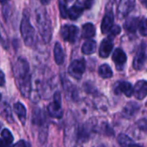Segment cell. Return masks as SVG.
<instances>
[{"label":"cell","instance_id":"obj_1","mask_svg":"<svg viewBox=\"0 0 147 147\" xmlns=\"http://www.w3.org/2000/svg\"><path fill=\"white\" fill-rule=\"evenodd\" d=\"M14 75L21 94L24 97H29L31 89V82L30 66L25 59L19 58L17 61L14 67Z\"/></svg>","mask_w":147,"mask_h":147},{"label":"cell","instance_id":"obj_2","mask_svg":"<svg viewBox=\"0 0 147 147\" xmlns=\"http://www.w3.org/2000/svg\"><path fill=\"white\" fill-rule=\"evenodd\" d=\"M36 18L40 35L45 42H49L52 36L51 21L45 9L39 7L36 11Z\"/></svg>","mask_w":147,"mask_h":147},{"label":"cell","instance_id":"obj_3","mask_svg":"<svg viewBox=\"0 0 147 147\" xmlns=\"http://www.w3.org/2000/svg\"><path fill=\"white\" fill-rule=\"evenodd\" d=\"M20 30L24 43L27 46H32L35 42V29L32 26L30 18L26 16H24L22 19Z\"/></svg>","mask_w":147,"mask_h":147},{"label":"cell","instance_id":"obj_4","mask_svg":"<svg viewBox=\"0 0 147 147\" xmlns=\"http://www.w3.org/2000/svg\"><path fill=\"white\" fill-rule=\"evenodd\" d=\"M86 69V63L84 59L73 61L68 67V74L75 79H81Z\"/></svg>","mask_w":147,"mask_h":147},{"label":"cell","instance_id":"obj_5","mask_svg":"<svg viewBox=\"0 0 147 147\" xmlns=\"http://www.w3.org/2000/svg\"><path fill=\"white\" fill-rule=\"evenodd\" d=\"M48 112L51 117L61 119L62 117L61 110V97L59 92H56L54 94V100L48 107Z\"/></svg>","mask_w":147,"mask_h":147},{"label":"cell","instance_id":"obj_6","mask_svg":"<svg viewBox=\"0 0 147 147\" xmlns=\"http://www.w3.org/2000/svg\"><path fill=\"white\" fill-rule=\"evenodd\" d=\"M62 38L69 42H75L79 35V29L75 25H65L61 31Z\"/></svg>","mask_w":147,"mask_h":147},{"label":"cell","instance_id":"obj_7","mask_svg":"<svg viewBox=\"0 0 147 147\" xmlns=\"http://www.w3.org/2000/svg\"><path fill=\"white\" fill-rule=\"evenodd\" d=\"M145 44L142 43L133 59V62H132V67L135 70H140L144 63L145 61Z\"/></svg>","mask_w":147,"mask_h":147},{"label":"cell","instance_id":"obj_8","mask_svg":"<svg viewBox=\"0 0 147 147\" xmlns=\"http://www.w3.org/2000/svg\"><path fill=\"white\" fill-rule=\"evenodd\" d=\"M134 8V0H121L118 6V16L121 19L126 17Z\"/></svg>","mask_w":147,"mask_h":147},{"label":"cell","instance_id":"obj_9","mask_svg":"<svg viewBox=\"0 0 147 147\" xmlns=\"http://www.w3.org/2000/svg\"><path fill=\"white\" fill-rule=\"evenodd\" d=\"M132 94L138 100H144L147 96V81L140 80L137 82L133 88Z\"/></svg>","mask_w":147,"mask_h":147},{"label":"cell","instance_id":"obj_10","mask_svg":"<svg viewBox=\"0 0 147 147\" xmlns=\"http://www.w3.org/2000/svg\"><path fill=\"white\" fill-rule=\"evenodd\" d=\"M126 60H127L126 55L121 49L118 48L114 50V52L113 54V61L116 64L118 69L123 68V66L126 62Z\"/></svg>","mask_w":147,"mask_h":147},{"label":"cell","instance_id":"obj_11","mask_svg":"<svg viewBox=\"0 0 147 147\" xmlns=\"http://www.w3.org/2000/svg\"><path fill=\"white\" fill-rule=\"evenodd\" d=\"M113 21H114V16L112 11H108L103 18L101 22V32L103 34H107L112 27L113 26Z\"/></svg>","mask_w":147,"mask_h":147},{"label":"cell","instance_id":"obj_12","mask_svg":"<svg viewBox=\"0 0 147 147\" xmlns=\"http://www.w3.org/2000/svg\"><path fill=\"white\" fill-rule=\"evenodd\" d=\"M113 43L112 39H109V38L104 39L101 42L100 46V50H99L100 56L102 58L108 57L113 50Z\"/></svg>","mask_w":147,"mask_h":147},{"label":"cell","instance_id":"obj_13","mask_svg":"<svg viewBox=\"0 0 147 147\" xmlns=\"http://www.w3.org/2000/svg\"><path fill=\"white\" fill-rule=\"evenodd\" d=\"M115 93L116 94L123 93L126 97H131L133 93V88L130 82H119V83H117V86L115 88Z\"/></svg>","mask_w":147,"mask_h":147},{"label":"cell","instance_id":"obj_14","mask_svg":"<svg viewBox=\"0 0 147 147\" xmlns=\"http://www.w3.org/2000/svg\"><path fill=\"white\" fill-rule=\"evenodd\" d=\"M139 19L136 17H131L127 18L124 24V29L130 33H134L136 32L138 26Z\"/></svg>","mask_w":147,"mask_h":147},{"label":"cell","instance_id":"obj_15","mask_svg":"<svg viewBox=\"0 0 147 147\" xmlns=\"http://www.w3.org/2000/svg\"><path fill=\"white\" fill-rule=\"evenodd\" d=\"M54 56H55V62H56L57 65H61L64 62L65 55H64L62 47L60 44V42H56L55 44V48H54Z\"/></svg>","mask_w":147,"mask_h":147},{"label":"cell","instance_id":"obj_16","mask_svg":"<svg viewBox=\"0 0 147 147\" xmlns=\"http://www.w3.org/2000/svg\"><path fill=\"white\" fill-rule=\"evenodd\" d=\"M14 110L16 114L19 118L20 121L22 122V124L24 125L26 120V114H27V111L24 105L21 102H18L14 105Z\"/></svg>","mask_w":147,"mask_h":147},{"label":"cell","instance_id":"obj_17","mask_svg":"<svg viewBox=\"0 0 147 147\" xmlns=\"http://www.w3.org/2000/svg\"><path fill=\"white\" fill-rule=\"evenodd\" d=\"M95 35V27L93 24L88 23L82 26V37L85 39H89L94 37Z\"/></svg>","mask_w":147,"mask_h":147},{"label":"cell","instance_id":"obj_18","mask_svg":"<svg viewBox=\"0 0 147 147\" xmlns=\"http://www.w3.org/2000/svg\"><path fill=\"white\" fill-rule=\"evenodd\" d=\"M96 42L94 40H88L85 42L82 47V52L84 55H92L96 50Z\"/></svg>","mask_w":147,"mask_h":147},{"label":"cell","instance_id":"obj_19","mask_svg":"<svg viewBox=\"0 0 147 147\" xmlns=\"http://www.w3.org/2000/svg\"><path fill=\"white\" fill-rule=\"evenodd\" d=\"M117 140H118V143L120 145V147H132L135 144L134 141L129 136H127L126 134H124V133H120L118 136Z\"/></svg>","mask_w":147,"mask_h":147},{"label":"cell","instance_id":"obj_20","mask_svg":"<svg viewBox=\"0 0 147 147\" xmlns=\"http://www.w3.org/2000/svg\"><path fill=\"white\" fill-rule=\"evenodd\" d=\"M82 13H83V9L77 5L72 6L69 10H67V17L72 20H76L79 18L82 15Z\"/></svg>","mask_w":147,"mask_h":147},{"label":"cell","instance_id":"obj_21","mask_svg":"<svg viewBox=\"0 0 147 147\" xmlns=\"http://www.w3.org/2000/svg\"><path fill=\"white\" fill-rule=\"evenodd\" d=\"M99 75L102 78H111L113 76V71L109 65L103 64L99 67Z\"/></svg>","mask_w":147,"mask_h":147},{"label":"cell","instance_id":"obj_22","mask_svg":"<svg viewBox=\"0 0 147 147\" xmlns=\"http://www.w3.org/2000/svg\"><path fill=\"white\" fill-rule=\"evenodd\" d=\"M138 29L141 36H147V18H143L139 20Z\"/></svg>","mask_w":147,"mask_h":147},{"label":"cell","instance_id":"obj_23","mask_svg":"<svg viewBox=\"0 0 147 147\" xmlns=\"http://www.w3.org/2000/svg\"><path fill=\"white\" fill-rule=\"evenodd\" d=\"M1 136H2V138L3 140L7 143L8 144H11L13 142V136L11 134V132L8 130V129H4L2 131H1Z\"/></svg>","mask_w":147,"mask_h":147},{"label":"cell","instance_id":"obj_24","mask_svg":"<svg viewBox=\"0 0 147 147\" xmlns=\"http://www.w3.org/2000/svg\"><path fill=\"white\" fill-rule=\"evenodd\" d=\"M59 10H60V14L62 18H67V10L66 7V4L64 0H59Z\"/></svg>","mask_w":147,"mask_h":147},{"label":"cell","instance_id":"obj_25","mask_svg":"<svg viewBox=\"0 0 147 147\" xmlns=\"http://www.w3.org/2000/svg\"><path fill=\"white\" fill-rule=\"evenodd\" d=\"M78 5L84 9H90L93 6L94 0H78Z\"/></svg>","mask_w":147,"mask_h":147},{"label":"cell","instance_id":"obj_26","mask_svg":"<svg viewBox=\"0 0 147 147\" xmlns=\"http://www.w3.org/2000/svg\"><path fill=\"white\" fill-rule=\"evenodd\" d=\"M121 31V28L119 26V25H113L112 27V29L110 30V31L108 32L109 33V39H112L113 37H115L116 36H118Z\"/></svg>","mask_w":147,"mask_h":147},{"label":"cell","instance_id":"obj_27","mask_svg":"<svg viewBox=\"0 0 147 147\" xmlns=\"http://www.w3.org/2000/svg\"><path fill=\"white\" fill-rule=\"evenodd\" d=\"M42 115L41 113V111L37 109V112L33 113V122L36 124H41L42 122Z\"/></svg>","mask_w":147,"mask_h":147},{"label":"cell","instance_id":"obj_28","mask_svg":"<svg viewBox=\"0 0 147 147\" xmlns=\"http://www.w3.org/2000/svg\"><path fill=\"white\" fill-rule=\"evenodd\" d=\"M5 83V74L0 70V86H4Z\"/></svg>","mask_w":147,"mask_h":147},{"label":"cell","instance_id":"obj_29","mask_svg":"<svg viewBox=\"0 0 147 147\" xmlns=\"http://www.w3.org/2000/svg\"><path fill=\"white\" fill-rule=\"evenodd\" d=\"M13 147H26V144L24 140H20L18 143H16Z\"/></svg>","mask_w":147,"mask_h":147},{"label":"cell","instance_id":"obj_30","mask_svg":"<svg viewBox=\"0 0 147 147\" xmlns=\"http://www.w3.org/2000/svg\"><path fill=\"white\" fill-rule=\"evenodd\" d=\"M0 147H11V146H10V144L5 143L4 140L0 139Z\"/></svg>","mask_w":147,"mask_h":147},{"label":"cell","instance_id":"obj_31","mask_svg":"<svg viewBox=\"0 0 147 147\" xmlns=\"http://www.w3.org/2000/svg\"><path fill=\"white\" fill-rule=\"evenodd\" d=\"M40 1H41V3H42L43 5H49V4L50 3L51 0H40Z\"/></svg>","mask_w":147,"mask_h":147},{"label":"cell","instance_id":"obj_32","mask_svg":"<svg viewBox=\"0 0 147 147\" xmlns=\"http://www.w3.org/2000/svg\"><path fill=\"white\" fill-rule=\"evenodd\" d=\"M141 2L143 3V5L147 8V0H141Z\"/></svg>","mask_w":147,"mask_h":147},{"label":"cell","instance_id":"obj_33","mask_svg":"<svg viewBox=\"0 0 147 147\" xmlns=\"http://www.w3.org/2000/svg\"><path fill=\"white\" fill-rule=\"evenodd\" d=\"M132 147H143L142 145H140V144H135Z\"/></svg>","mask_w":147,"mask_h":147},{"label":"cell","instance_id":"obj_34","mask_svg":"<svg viewBox=\"0 0 147 147\" xmlns=\"http://www.w3.org/2000/svg\"><path fill=\"white\" fill-rule=\"evenodd\" d=\"M0 2H1L2 4H5L7 2V0H0Z\"/></svg>","mask_w":147,"mask_h":147},{"label":"cell","instance_id":"obj_35","mask_svg":"<svg viewBox=\"0 0 147 147\" xmlns=\"http://www.w3.org/2000/svg\"><path fill=\"white\" fill-rule=\"evenodd\" d=\"M67 2H71V1H73V0H66Z\"/></svg>","mask_w":147,"mask_h":147}]
</instances>
